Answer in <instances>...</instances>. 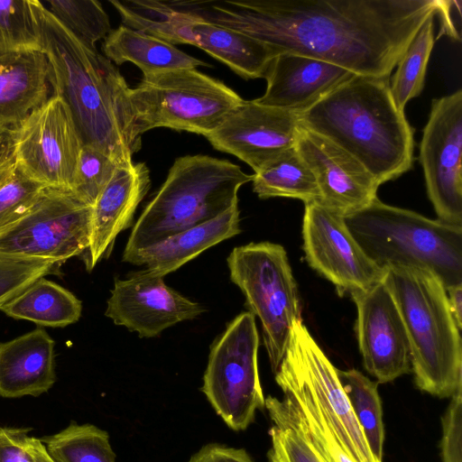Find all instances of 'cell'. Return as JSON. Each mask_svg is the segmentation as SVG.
I'll return each instance as SVG.
<instances>
[{"instance_id":"cell-27","label":"cell","mask_w":462,"mask_h":462,"mask_svg":"<svg viewBox=\"0 0 462 462\" xmlns=\"http://www.w3.org/2000/svg\"><path fill=\"white\" fill-rule=\"evenodd\" d=\"M0 310L15 319L62 328L79 319L82 304L72 292L42 277L1 305Z\"/></svg>"},{"instance_id":"cell-6","label":"cell","mask_w":462,"mask_h":462,"mask_svg":"<svg viewBox=\"0 0 462 462\" xmlns=\"http://www.w3.org/2000/svg\"><path fill=\"white\" fill-rule=\"evenodd\" d=\"M344 220L365 254L381 269L426 270L446 289L462 283V226L430 219L378 198Z\"/></svg>"},{"instance_id":"cell-28","label":"cell","mask_w":462,"mask_h":462,"mask_svg":"<svg viewBox=\"0 0 462 462\" xmlns=\"http://www.w3.org/2000/svg\"><path fill=\"white\" fill-rule=\"evenodd\" d=\"M252 182L254 192L263 199L282 197L305 204L320 198L316 179L295 146L254 172Z\"/></svg>"},{"instance_id":"cell-11","label":"cell","mask_w":462,"mask_h":462,"mask_svg":"<svg viewBox=\"0 0 462 462\" xmlns=\"http://www.w3.org/2000/svg\"><path fill=\"white\" fill-rule=\"evenodd\" d=\"M92 207L71 191L45 188L17 222L0 230V253L59 263L88 249Z\"/></svg>"},{"instance_id":"cell-37","label":"cell","mask_w":462,"mask_h":462,"mask_svg":"<svg viewBox=\"0 0 462 462\" xmlns=\"http://www.w3.org/2000/svg\"><path fill=\"white\" fill-rule=\"evenodd\" d=\"M45 188L15 167L0 185V230L25 216Z\"/></svg>"},{"instance_id":"cell-32","label":"cell","mask_w":462,"mask_h":462,"mask_svg":"<svg viewBox=\"0 0 462 462\" xmlns=\"http://www.w3.org/2000/svg\"><path fill=\"white\" fill-rule=\"evenodd\" d=\"M435 16H430L416 32L389 82L393 98L401 111L404 112L407 103L420 96L424 88L428 62L435 42Z\"/></svg>"},{"instance_id":"cell-5","label":"cell","mask_w":462,"mask_h":462,"mask_svg":"<svg viewBox=\"0 0 462 462\" xmlns=\"http://www.w3.org/2000/svg\"><path fill=\"white\" fill-rule=\"evenodd\" d=\"M252 179L227 160L203 154L177 158L134 224L123 261L129 263L139 251L215 218L238 202L239 189Z\"/></svg>"},{"instance_id":"cell-26","label":"cell","mask_w":462,"mask_h":462,"mask_svg":"<svg viewBox=\"0 0 462 462\" xmlns=\"http://www.w3.org/2000/svg\"><path fill=\"white\" fill-rule=\"evenodd\" d=\"M105 57L116 65L132 62L143 76L172 69L209 67L162 39L120 25L104 39Z\"/></svg>"},{"instance_id":"cell-13","label":"cell","mask_w":462,"mask_h":462,"mask_svg":"<svg viewBox=\"0 0 462 462\" xmlns=\"http://www.w3.org/2000/svg\"><path fill=\"white\" fill-rule=\"evenodd\" d=\"M304 205L302 237L306 260L335 285L338 295L365 291L383 279L384 270L365 254L343 217L316 201Z\"/></svg>"},{"instance_id":"cell-22","label":"cell","mask_w":462,"mask_h":462,"mask_svg":"<svg viewBox=\"0 0 462 462\" xmlns=\"http://www.w3.org/2000/svg\"><path fill=\"white\" fill-rule=\"evenodd\" d=\"M55 341L42 328L0 342V396H39L56 381Z\"/></svg>"},{"instance_id":"cell-45","label":"cell","mask_w":462,"mask_h":462,"mask_svg":"<svg viewBox=\"0 0 462 462\" xmlns=\"http://www.w3.org/2000/svg\"><path fill=\"white\" fill-rule=\"evenodd\" d=\"M9 132V128H5L0 126V135L6 134Z\"/></svg>"},{"instance_id":"cell-20","label":"cell","mask_w":462,"mask_h":462,"mask_svg":"<svg viewBox=\"0 0 462 462\" xmlns=\"http://www.w3.org/2000/svg\"><path fill=\"white\" fill-rule=\"evenodd\" d=\"M275 381L283 400L269 396L264 407L272 420L297 429L311 444L323 462H355L347 454L319 402L289 359L283 357Z\"/></svg>"},{"instance_id":"cell-35","label":"cell","mask_w":462,"mask_h":462,"mask_svg":"<svg viewBox=\"0 0 462 462\" xmlns=\"http://www.w3.org/2000/svg\"><path fill=\"white\" fill-rule=\"evenodd\" d=\"M60 263L0 253V307L36 280L58 274Z\"/></svg>"},{"instance_id":"cell-15","label":"cell","mask_w":462,"mask_h":462,"mask_svg":"<svg viewBox=\"0 0 462 462\" xmlns=\"http://www.w3.org/2000/svg\"><path fill=\"white\" fill-rule=\"evenodd\" d=\"M300 126L295 113L244 100L206 138L257 172L295 146Z\"/></svg>"},{"instance_id":"cell-17","label":"cell","mask_w":462,"mask_h":462,"mask_svg":"<svg viewBox=\"0 0 462 462\" xmlns=\"http://www.w3.org/2000/svg\"><path fill=\"white\" fill-rule=\"evenodd\" d=\"M205 310L201 304L169 287L163 277L145 269L125 280H115L105 315L140 337H153Z\"/></svg>"},{"instance_id":"cell-3","label":"cell","mask_w":462,"mask_h":462,"mask_svg":"<svg viewBox=\"0 0 462 462\" xmlns=\"http://www.w3.org/2000/svg\"><path fill=\"white\" fill-rule=\"evenodd\" d=\"M389 82L354 75L297 114L302 126L350 153L379 185L414 162V129L397 107Z\"/></svg>"},{"instance_id":"cell-30","label":"cell","mask_w":462,"mask_h":462,"mask_svg":"<svg viewBox=\"0 0 462 462\" xmlns=\"http://www.w3.org/2000/svg\"><path fill=\"white\" fill-rule=\"evenodd\" d=\"M337 374L372 455L383 462L384 428L378 383L356 369H337Z\"/></svg>"},{"instance_id":"cell-1","label":"cell","mask_w":462,"mask_h":462,"mask_svg":"<svg viewBox=\"0 0 462 462\" xmlns=\"http://www.w3.org/2000/svg\"><path fill=\"white\" fill-rule=\"evenodd\" d=\"M171 5L264 42L278 54H299L355 75L390 79L442 0H175Z\"/></svg>"},{"instance_id":"cell-34","label":"cell","mask_w":462,"mask_h":462,"mask_svg":"<svg viewBox=\"0 0 462 462\" xmlns=\"http://www.w3.org/2000/svg\"><path fill=\"white\" fill-rule=\"evenodd\" d=\"M49 11L81 44L91 51L112 31L108 15L96 0H50Z\"/></svg>"},{"instance_id":"cell-38","label":"cell","mask_w":462,"mask_h":462,"mask_svg":"<svg viewBox=\"0 0 462 462\" xmlns=\"http://www.w3.org/2000/svg\"><path fill=\"white\" fill-rule=\"evenodd\" d=\"M269 462H323L307 439L295 428L275 423L269 430Z\"/></svg>"},{"instance_id":"cell-29","label":"cell","mask_w":462,"mask_h":462,"mask_svg":"<svg viewBox=\"0 0 462 462\" xmlns=\"http://www.w3.org/2000/svg\"><path fill=\"white\" fill-rule=\"evenodd\" d=\"M123 25L171 44H189V16L173 8L168 1L110 0Z\"/></svg>"},{"instance_id":"cell-40","label":"cell","mask_w":462,"mask_h":462,"mask_svg":"<svg viewBox=\"0 0 462 462\" xmlns=\"http://www.w3.org/2000/svg\"><path fill=\"white\" fill-rule=\"evenodd\" d=\"M30 428H0V462H32Z\"/></svg>"},{"instance_id":"cell-19","label":"cell","mask_w":462,"mask_h":462,"mask_svg":"<svg viewBox=\"0 0 462 462\" xmlns=\"http://www.w3.org/2000/svg\"><path fill=\"white\" fill-rule=\"evenodd\" d=\"M354 75L320 60L281 52L267 69L264 94L254 100L300 114Z\"/></svg>"},{"instance_id":"cell-42","label":"cell","mask_w":462,"mask_h":462,"mask_svg":"<svg viewBox=\"0 0 462 462\" xmlns=\"http://www.w3.org/2000/svg\"><path fill=\"white\" fill-rule=\"evenodd\" d=\"M15 169L9 132L0 135V185Z\"/></svg>"},{"instance_id":"cell-41","label":"cell","mask_w":462,"mask_h":462,"mask_svg":"<svg viewBox=\"0 0 462 462\" xmlns=\"http://www.w3.org/2000/svg\"><path fill=\"white\" fill-rule=\"evenodd\" d=\"M188 462H254L244 448L220 444H208L195 453Z\"/></svg>"},{"instance_id":"cell-31","label":"cell","mask_w":462,"mask_h":462,"mask_svg":"<svg viewBox=\"0 0 462 462\" xmlns=\"http://www.w3.org/2000/svg\"><path fill=\"white\" fill-rule=\"evenodd\" d=\"M40 439L54 462H116L108 433L92 424L71 421Z\"/></svg>"},{"instance_id":"cell-9","label":"cell","mask_w":462,"mask_h":462,"mask_svg":"<svg viewBox=\"0 0 462 462\" xmlns=\"http://www.w3.org/2000/svg\"><path fill=\"white\" fill-rule=\"evenodd\" d=\"M255 317L244 311L231 320L210 348L202 392L225 423L245 430L264 407L257 354Z\"/></svg>"},{"instance_id":"cell-16","label":"cell","mask_w":462,"mask_h":462,"mask_svg":"<svg viewBox=\"0 0 462 462\" xmlns=\"http://www.w3.org/2000/svg\"><path fill=\"white\" fill-rule=\"evenodd\" d=\"M357 310L356 330L365 370L385 383L411 370L406 329L383 280L351 295Z\"/></svg>"},{"instance_id":"cell-12","label":"cell","mask_w":462,"mask_h":462,"mask_svg":"<svg viewBox=\"0 0 462 462\" xmlns=\"http://www.w3.org/2000/svg\"><path fill=\"white\" fill-rule=\"evenodd\" d=\"M419 160L438 219L462 226L461 89L432 100Z\"/></svg>"},{"instance_id":"cell-25","label":"cell","mask_w":462,"mask_h":462,"mask_svg":"<svg viewBox=\"0 0 462 462\" xmlns=\"http://www.w3.org/2000/svg\"><path fill=\"white\" fill-rule=\"evenodd\" d=\"M188 15L190 45L223 62L245 79H264L278 54L273 48L240 32Z\"/></svg>"},{"instance_id":"cell-7","label":"cell","mask_w":462,"mask_h":462,"mask_svg":"<svg viewBox=\"0 0 462 462\" xmlns=\"http://www.w3.org/2000/svg\"><path fill=\"white\" fill-rule=\"evenodd\" d=\"M141 134L167 127L208 136L244 99L225 83L197 69L143 76L130 89Z\"/></svg>"},{"instance_id":"cell-44","label":"cell","mask_w":462,"mask_h":462,"mask_svg":"<svg viewBox=\"0 0 462 462\" xmlns=\"http://www.w3.org/2000/svg\"><path fill=\"white\" fill-rule=\"evenodd\" d=\"M30 448L32 454V462H54L40 439L31 437Z\"/></svg>"},{"instance_id":"cell-36","label":"cell","mask_w":462,"mask_h":462,"mask_svg":"<svg viewBox=\"0 0 462 462\" xmlns=\"http://www.w3.org/2000/svg\"><path fill=\"white\" fill-rule=\"evenodd\" d=\"M119 165L121 163L99 149L83 145L72 193L83 203L93 207Z\"/></svg>"},{"instance_id":"cell-10","label":"cell","mask_w":462,"mask_h":462,"mask_svg":"<svg viewBox=\"0 0 462 462\" xmlns=\"http://www.w3.org/2000/svg\"><path fill=\"white\" fill-rule=\"evenodd\" d=\"M9 135L16 169L46 188L72 192L83 144L60 97L51 95Z\"/></svg>"},{"instance_id":"cell-14","label":"cell","mask_w":462,"mask_h":462,"mask_svg":"<svg viewBox=\"0 0 462 462\" xmlns=\"http://www.w3.org/2000/svg\"><path fill=\"white\" fill-rule=\"evenodd\" d=\"M283 357L299 372L351 458L355 462H377L353 412L337 369L312 337L302 319L292 324Z\"/></svg>"},{"instance_id":"cell-39","label":"cell","mask_w":462,"mask_h":462,"mask_svg":"<svg viewBox=\"0 0 462 462\" xmlns=\"http://www.w3.org/2000/svg\"><path fill=\"white\" fill-rule=\"evenodd\" d=\"M462 387L451 396L442 417L440 443L443 462H462Z\"/></svg>"},{"instance_id":"cell-21","label":"cell","mask_w":462,"mask_h":462,"mask_svg":"<svg viewBox=\"0 0 462 462\" xmlns=\"http://www.w3.org/2000/svg\"><path fill=\"white\" fill-rule=\"evenodd\" d=\"M150 185V171L144 162L133 161L116 169L92 207L88 270L109 254L117 235L132 225Z\"/></svg>"},{"instance_id":"cell-8","label":"cell","mask_w":462,"mask_h":462,"mask_svg":"<svg viewBox=\"0 0 462 462\" xmlns=\"http://www.w3.org/2000/svg\"><path fill=\"white\" fill-rule=\"evenodd\" d=\"M231 281L248 311L262 324L263 345L275 374L286 352L293 322L301 319L296 281L283 246L271 242L235 247L226 259Z\"/></svg>"},{"instance_id":"cell-23","label":"cell","mask_w":462,"mask_h":462,"mask_svg":"<svg viewBox=\"0 0 462 462\" xmlns=\"http://www.w3.org/2000/svg\"><path fill=\"white\" fill-rule=\"evenodd\" d=\"M239 215L236 202L215 218L139 251L129 263L145 265L150 273L164 277L203 251L240 234Z\"/></svg>"},{"instance_id":"cell-33","label":"cell","mask_w":462,"mask_h":462,"mask_svg":"<svg viewBox=\"0 0 462 462\" xmlns=\"http://www.w3.org/2000/svg\"><path fill=\"white\" fill-rule=\"evenodd\" d=\"M34 2L0 1V57L42 51Z\"/></svg>"},{"instance_id":"cell-4","label":"cell","mask_w":462,"mask_h":462,"mask_svg":"<svg viewBox=\"0 0 462 462\" xmlns=\"http://www.w3.org/2000/svg\"><path fill=\"white\" fill-rule=\"evenodd\" d=\"M383 280L406 329L416 385L451 397L462 387V345L446 288L429 271L411 267H386Z\"/></svg>"},{"instance_id":"cell-43","label":"cell","mask_w":462,"mask_h":462,"mask_svg":"<svg viewBox=\"0 0 462 462\" xmlns=\"http://www.w3.org/2000/svg\"><path fill=\"white\" fill-rule=\"evenodd\" d=\"M451 314L457 328H462V283L446 289Z\"/></svg>"},{"instance_id":"cell-24","label":"cell","mask_w":462,"mask_h":462,"mask_svg":"<svg viewBox=\"0 0 462 462\" xmlns=\"http://www.w3.org/2000/svg\"><path fill=\"white\" fill-rule=\"evenodd\" d=\"M46 55L29 51L0 57V126L12 128L51 97Z\"/></svg>"},{"instance_id":"cell-2","label":"cell","mask_w":462,"mask_h":462,"mask_svg":"<svg viewBox=\"0 0 462 462\" xmlns=\"http://www.w3.org/2000/svg\"><path fill=\"white\" fill-rule=\"evenodd\" d=\"M34 5L52 95L68 106L82 144L121 164L133 162L142 134L125 79L111 60L81 44L40 1Z\"/></svg>"},{"instance_id":"cell-18","label":"cell","mask_w":462,"mask_h":462,"mask_svg":"<svg viewBox=\"0 0 462 462\" xmlns=\"http://www.w3.org/2000/svg\"><path fill=\"white\" fill-rule=\"evenodd\" d=\"M295 147L316 179L323 207L345 217L377 198L374 177L333 142L300 125Z\"/></svg>"}]
</instances>
